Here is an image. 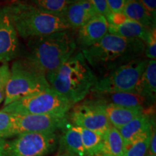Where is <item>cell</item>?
<instances>
[{"label":"cell","mask_w":156,"mask_h":156,"mask_svg":"<svg viewBox=\"0 0 156 156\" xmlns=\"http://www.w3.org/2000/svg\"><path fill=\"white\" fill-rule=\"evenodd\" d=\"M154 126L155 124H153L151 117L144 113L121 127L119 131L124 140L126 149L136 140L151 134Z\"/></svg>","instance_id":"14"},{"label":"cell","mask_w":156,"mask_h":156,"mask_svg":"<svg viewBox=\"0 0 156 156\" xmlns=\"http://www.w3.org/2000/svg\"><path fill=\"white\" fill-rule=\"evenodd\" d=\"M62 134L60 137L61 154L69 156H86L83 147L80 133L75 126L67 123L62 129Z\"/></svg>","instance_id":"17"},{"label":"cell","mask_w":156,"mask_h":156,"mask_svg":"<svg viewBox=\"0 0 156 156\" xmlns=\"http://www.w3.org/2000/svg\"><path fill=\"white\" fill-rule=\"evenodd\" d=\"M55 133L28 132L20 134L5 144V156H44L56 147Z\"/></svg>","instance_id":"8"},{"label":"cell","mask_w":156,"mask_h":156,"mask_svg":"<svg viewBox=\"0 0 156 156\" xmlns=\"http://www.w3.org/2000/svg\"><path fill=\"white\" fill-rule=\"evenodd\" d=\"M73 106V103L50 87L15 101L2 110L11 114L66 116Z\"/></svg>","instance_id":"6"},{"label":"cell","mask_w":156,"mask_h":156,"mask_svg":"<svg viewBox=\"0 0 156 156\" xmlns=\"http://www.w3.org/2000/svg\"><path fill=\"white\" fill-rule=\"evenodd\" d=\"M4 146H5V142L3 139H0V151H4Z\"/></svg>","instance_id":"32"},{"label":"cell","mask_w":156,"mask_h":156,"mask_svg":"<svg viewBox=\"0 0 156 156\" xmlns=\"http://www.w3.org/2000/svg\"><path fill=\"white\" fill-rule=\"evenodd\" d=\"M76 127L80 133L86 156H98L102 147L103 135L80 126Z\"/></svg>","instance_id":"22"},{"label":"cell","mask_w":156,"mask_h":156,"mask_svg":"<svg viewBox=\"0 0 156 156\" xmlns=\"http://www.w3.org/2000/svg\"><path fill=\"white\" fill-rule=\"evenodd\" d=\"M2 1H10V0H2Z\"/></svg>","instance_id":"36"},{"label":"cell","mask_w":156,"mask_h":156,"mask_svg":"<svg viewBox=\"0 0 156 156\" xmlns=\"http://www.w3.org/2000/svg\"><path fill=\"white\" fill-rule=\"evenodd\" d=\"M136 94L145 98L147 106L153 104L156 95V61L148 60L145 71L140 77L136 90Z\"/></svg>","instance_id":"18"},{"label":"cell","mask_w":156,"mask_h":156,"mask_svg":"<svg viewBox=\"0 0 156 156\" xmlns=\"http://www.w3.org/2000/svg\"><path fill=\"white\" fill-rule=\"evenodd\" d=\"M46 77L51 88L73 105L83 101L98 81L82 52L73 54L57 70Z\"/></svg>","instance_id":"3"},{"label":"cell","mask_w":156,"mask_h":156,"mask_svg":"<svg viewBox=\"0 0 156 156\" xmlns=\"http://www.w3.org/2000/svg\"><path fill=\"white\" fill-rule=\"evenodd\" d=\"M93 93V99L105 104H114L124 107H143L146 104L145 98L136 93L120 92Z\"/></svg>","instance_id":"19"},{"label":"cell","mask_w":156,"mask_h":156,"mask_svg":"<svg viewBox=\"0 0 156 156\" xmlns=\"http://www.w3.org/2000/svg\"><path fill=\"white\" fill-rule=\"evenodd\" d=\"M75 0H29L37 8L51 14L63 16L69 5Z\"/></svg>","instance_id":"23"},{"label":"cell","mask_w":156,"mask_h":156,"mask_svg":"<svg viewBox=\"0 0 156 156\" xmlns=\"http://www.w3.org/2000/svg\"><path fill=\"white\" fill-rule=\"evenodd\" d=\"M147 61L140 58L108 72L103 77L98 79L96 85L91 92L136 93V87Z\"/></svg>","instance_id":"7"},{"label":"cell","mask_w":156,"mask_h":156,"mask_svg":"<svg viewBox=\"0 0 156 156\" xmlns=\"http://www.w3.org/2000/svg\"><path fill=\"white\" fill-rule=\"evenodd\" d=\"M104 110L111 125L117 129L144 114L143 107H124L114 104H105Z\"/></svg>","instance_id":"16"},{"label":"cell","mask_w":156,"mask_h":156,"mask_svg":"<svg viewBox=\"0 0 156 156\" xmlns=\"http://www.w3.org/2000/svg\"><path fill=\"white\" fill-rule=\"evenodd\" d=\"M77 48L71 29L30 38L24 59L45 76L57 70L74 54Z\"/></svg>","instance_id":"1"},{"label":"cell","mask_w":156,"mask_h":156,"mask_svg":"<svg viewBox=\"0 0 156 156\" xmlns=\"http://www.w3.org/2000/svg\"><path fill=\"white\" fill-rule=\"evenodd\" d=\"M127 0H106L108 10L112 14L122 13Z\"/></svg>","instance_id":"29"},{"label":"cell","mask_w":156,"mask_h":156,"mask_svg":"<svg viewBox=\"0 0 156 156\" xmlns=\"http://www.w3.org/2000/svg\"><path fill=\"white\" fill-rule=\"evenodd\" d=\"M7 7L17 34L24 39L70 29L63 16L43 11L26 2H13Z\"/></svg>","instance_id":"4"},{"label":"cell","mask_w":156,"mask_h":156,"mask_svg":"<svg viewBox=\"0 0 156 156\" xmlns=\"http://www.w3.org/2000/svg\"><path fill=\"white\" fill-rule=\"evenodd\" d=\"M146 156H156L155 155H150V154H147V155H146Z\"/></svg>","instance_id":"35"},{"label":"cell","mask_w":156,"mask_h":156,"mask_svg":"<svg viewBox=\"0 0 156 156\" xmlns=\"http://www.w3.org/2000/svg\"><path fill=\"white\" fill-rule=\"evenodd\" d=\"M156 29L152 30L149 40L145 44V56L151 60L156 58Z\"/></svg>","instance_id":"27"},{"label":"cell","mask_w":156,"mask_h":156,"mask_svg":"<svg viewBox=\"0 0 156 156\" xmlns=\"http://www.w3.org/2000/svg\"><path fill=\"white\" fill-rule=\"evenodd\" d=\"M108 22L104 15L97 14L78 29L76 44L82 50L93 46L108 34Z\"/></svg>","instance_id":"13"},{"label":"cell","mask_w":156,"mask_h":156,"mask_svg":"<svg viewBox=\"0 0 156 156\" xmlns=\"http://www.w3.org/2000/svg\"><path fill=\"white\" fill-rule=\"evenodd\" d=\"M122 14L126 18L136 21L151 30L156 28V18L147 11L140 0H127Z\"/></svg>","instance_id":"20"},{"label":"cell","mask_w":156,"mask_h":156,"mask_svg":"<svg viewBox=\"0 0 156 156\" xmlns=\"http://www.w3.org/2000/svg\"><path fill=\"white\" fill-rule=\"evenodd\" d=\"M12 127L9 137L28 132L55 133L68 122L67 116L33 114H12Z\"/></svg>","instance_id":"10"},{"label":"cell","mask_w":156,"mask_h":156,"mask_svg":"<svg viewBox=\"0 0 156 156\" xmlns=\"http://www.w3.org/2000/svg\"><path fill=\"white\" fill-rule=\"evenodd\" d=\"M107 20L108 22L109 34L126 38L139 39L144 44L149 40L152 30H151L136 21L126 18L122 13H111L107 17Z\"/></svg>","instance_id":"12"},{"label":"cell","mask_w":156,"mask_h":156,"mask_svg":"<svg viewBox=\"0 0 156 156\" xmlns=\"http://www.w3.org/2000/svg\"><path fill=\"white\" fill-rule=\"evenodd\" d=\"M11 114L0 110V139L9 137L12 127Z\"/></svg>","instance_id":"25"},{"label":"cell","mask_w":156,"mask_h":156,"mask_svg":"<svg viewBox=\"0 0 156 156\" xmlns=\"http://www.w3.org/2000/svg\"><path fill=\"white\" fill-rule=\"evenodd\" d=\"M9 73L10 69L8 63L0 66V104L5 100L6 87L9 77Z\"/></svg>","instance_id":"26"},{"label":"cell","mask_w":156,"mask_h":156,"mask_svg":"<svg viewBox=\"0 0 156 156\" xmlns=\"http://www.w3.org/2000/svg\"><path fill=\"white\" fill-rule=\"evenodd\" d=\"M153 17L156 18V0H140Z\"/></svg>","instance_id":"30"},{"label":"cell","mask_w":156,"mask_h":156,"mask_svg":"<svg viewBox=\"0 0 156 156\" xmlns=\"http://www.w3.org/2000/svg\"><path fill=\"white\" fill-rule=\"evenodd\" d=\"M104 105L95 99L77 105L71 113L73 125L104 135L112 126L105 112Z\"/></svg>","instance_id":"9"},{"label":"cell","mask_w":156,"mask_h":156,"mask_svg":"<svg viewBox=\"0 0 156 156\" xmlns=\"http://www.w3.org/2000/svg\"><path fill=\"white\" fill-rule=\"evenodd\" d=\"M97 14L96 10L90 3L83 0H75L64 12L63 17L70 29H79Z\"/></svg>","instance_id":"15"},{"label":"cell","mask_w":156,"mask_h":156,"mask_svg":"<svg viewBox=\"0 0 156 156\" xmlns=\"http://www.w3.org/2000/svg\"><path fill=\"white\" fill-rule=\"evenodd\" d=\"M151 135L150 134L134 142L126 148L123 156H146L149 150Z\"/></svg>","instance_id":"24"},{"label":"cell","mask_w":156,"mask_h":156,"mask_svg":"<svg viewBox=\"0 0 156 156\" xmlns=\"http://www.w3.org/2000/svg\"><path fill=\"white\" fill-rule=\"evenodd\" d=\"M150 155H155L156 154V132H155V126L153 128L151 135V140H150V146L149 150H148Z\"/></svg>","instance_id":"31"},{"label":"cell","mask_w":156,"mask_h":156,"mask_svg":"<svg viewBox=\"0 0 156 156\" xmlns=\"http://www.w3.org/2000/svg\"><path fill=\"white\" fill-rule=\"evenodd\" d=\"M126 147L119 129L111 126L103 135L102 147L98 156H123Z\"/></svg>","instance_id":"21"},{"label":"cell","mask_w":156,"mask_h":156,"mask_svg":"<svg viewBox=\"0 0 156 156\" xmlns=\"http://www.w3.org/2000/svg\"><path fill=\"white\" fill-rule=\"evenodd\" d=\"M19 36L7 6L0 9V62L15 59L20 53Z\"/></svg>","instance_id":"11"},{"label":"cell","mask_w":156,"mask_h":156,"mask_svg":"<svg viewBox=\"0 0 156 156\" xmlns=\"http://www.w3.org/2000/svg\"><path fill=\"white\" fill-rule=\"evenodd\" d=\"M48 88L50 85L44 74L23 58L15 60L6 87L4 106Z\"/></svg>","instance_id":"5"},{"label":"cell","mask_w":156,"mask_h":156,"mask_svg":"<svg viewBox=\"0 0 156 156\" xmlns=\"http://www.w3.org/2000/svg\"><path fill=\"white\" fill-rule=\"evenodd\" d=\"M0 156H5L4 151H0Z\"/></svg>","instance_id":"34"},{"label":"cell","mask_w":156,"mask_h":156,"mask_svg":"<svg viewBox=\"0 0 156 156\" xmlns=\"http://www.w3.org/2000/svg\"><path fill=\"white\" fill-rule=\"evenodd\" d=\"M145 44L139 39L126 38L108 33L93 46L82 50L89 65L106 75L145 53Z\"/></svg>","instance_id":"2"},{"label":"cell","mask_w":156,"mask_h":156,"mask_svg":"<svg viewBox=\"0 0 156 156\" xmlns=\"http://www.w3.org/2000/svg\"><path fill=\"white\" fill-rule=\"evenodd\" d=\"M83 1H85L90 4L96 10L98 14L104 15L106 18L111 14L107 6L106 0H83Z\"/></svg>","instance_id":"28"},{"label":"cell","mask_w":156,"mask_h":156,"mask_svg":"<svg viewBox=\"0 0 156 156\" xmlns=\"http://www.w3.org/2000/svg\"><path fill=\"white\" fill-rule=\"evenodd\" d=\"M56 156H69V155H67V154L63 153V154H59V155H56Z\"/></svg>","instance_id":"33"}]
</instances>
